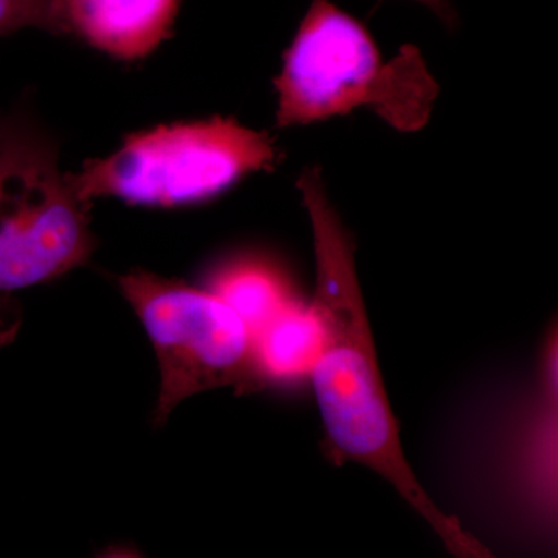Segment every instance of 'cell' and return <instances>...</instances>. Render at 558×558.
<instances>
[{
  "instance_id": "cell-8",
  "label": "cell",
  "mask_w": 558,
  "mask_h": 558,
  "mask_svg": "<svg viewBox=\"0 0 558 558\" xmlns=\"http://www.w3.org/2000/svg\"><path fill=\"white\" fill-rule=\"evenodd\" d=\"M213 290L233 307L253 333L293 301L288 281L264 260L244 259L219 271Z\"/></svg>"
},
{
  "instance_id": "cell-6",
  "label": "cell",
  "mask_w": 558,
  "mask_h": 558,
  "mask_svg": "<svg viewBox=\"0 0 558 558\" xmlns=\"http://www.w3.org/2000/svg\"><path fill=\"white\" fill-rule=\"evenodd\" d=\"M64 36L113 60L149 57L172 35L182 0H58Z\"/></svg>"
},
{
  "instance_id": "cell-1",
  "label": "cell",
  "mask_w": 558,
  "mask_h": 558,
  "mask_svg": "<svg viewBox=\"0 0 558 558\" xmlns=\"http://www.w3.org/2000/svg\"><path fill=\"white\" fill-rule=\"evenodd\" d=\"M315 253L312 310L322 326L310 374L333 451L379 475L459 558H487L486 546L429 497L407 459L392 413L368 311L355 267L354 242L326 196L317 170L301 175Z\"/></svg>"
},
{
  "instance_id": "cell-10",
  "label": "cell",
  "mask_w": 558,
  "mask_h": 558,
  "mask_svg": "<svg viewBox=\"0 0 558 558\" xmlns=\"http://www.w3.org/2000/svg\"><path fill=\"white\" fill-rule=\"evenodd\" d=\"M22 325V310L13 295H0V347L16 339Z\"/></svg>"
},
{
  "instance_id": "cell-5",
  "label": "cell",
  "mask_w": 558,
  "mask_h": 558,
  "mask_svg": "<svg viewBox=\"0 0 558 558\" xmlns=\"http://www.w3.org/2000/svg\"><path fill=\"white\" fill-rule=\"evenodd\" d=\"M119 286L159 360L157 422L199 392L226 387L244 391L264 380L255 333L215 290L146 270L123 275Z\"/></svg>"
},
{
  "instance_id": "cell-11",
  "label": "cell",
  "mask_w": 558,
  "mask_h": 558,
  "mask_svg": "<svg viewBox=\"0 0 558 558\" xmlns=\"http://www.w3.org/2000/svg\"><path fill=\"white\" fill-rule=\"evenodd\" d=\"M414 2L428 7V9L435 11L436 16L446 22L447 25H453L454 11L451 9L449 0H414Z\"/></svg>"
},
{
  "instance_id": "cell-7",
  "label": "cell",
  "mask_w": 558,
  "mask_h": 558,
  "mask_svg": "<svg viewBox=\"0 0 558 558\" xmlns=\"http://www.w3.org/2000/svg\"><path fill=\"white\" fill-rule=\"evenodd\" d=\"M322 344V326L311 304L295 300L255 333L256 360L264 380L310 377Z\"/></svg>"
},
{
  "instance_id": "cell-4",
  "label": "cell",
  "mask_w": 558,
  "mask_h": 558,
  "mask_svg": "<svg viewBox=\"0 0 558 558\" xmlns=\"http://www.w3.org/2000/svg\"><path fill=\"white\" fill-rule=\"evenodd\" d=\"M277 163L269 134L215 117L135 132L109 156L87 161L72 180L89 202L116 197L145 207H182L213 199Z\"/></svg>"
},
{
  "instance_id": "cell-3",
  "label": "cell",
  "mask_w": 558,
  "mask_h": 558,
  "mask_svg": "<svg viewBox=\"0 0 558 558\" xmlns=\"http://www.w3.org/2000/svg\"><path fill=\"white\" fill-rule=\"evenodd\" d=\"M90 205L53 140L22 110L0 109V295L84 266L97 247Z\"/></svg>"
},
{
  "instance_id": "cell-9",
  "label": "cell",
  "mask_w": 558,
  "mask_h": 558,
  "mask_svg": "<svg viewBox=\"0 0 558 558\" xmlns=\"http://www.w3.org/2000/svg\"><path fill=\"white\" fill-rule=\"evenodd\" d=\"M25 28L64 36L58 0H0V38Z\"/></svg>"
},
{
  "instance_id": "cell-2",
  "label": "cell",
  "mask_w": 558,
  "mask_h": 558,
  "mask_svg": "<svg viewBox=\"0 0 558 558\" xmlns=\"http://www.w3.org/2000/svg\"><path fill=\"white\" fill-rule=\"evenodd\" d=\"M278 128L300 126L352 109H373L395 130L427 124L439 94L413 46L381 61L368 31L329 0H314L275 80Z\"/></svg>"
}]
</instances>
